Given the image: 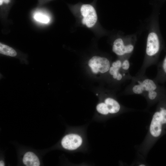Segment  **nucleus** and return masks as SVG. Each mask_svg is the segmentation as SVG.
Returning <instances> with one entry per match:
<instances>
[{"mask_svg": "<svg viewBox=\"0 0 166 166\" xmlns=\"http://www.w3.org/2000/svg\"><path fill=\"white\" fill-rule=\"evenodd\" d=\"M131 84L127 88V93L144 96L147 101L151 100L164 87L160 85L154 79L148 77L145 73H138L132 77Z\"/></svg>", "mask_w": 166, "mask_h": 166, "instance_id": "1", "label": "nucleus"}, {"mask_svg": "<svg viewBox=\"0 0 166 166\" xmlns=\"http://www.w3.org/2000/svg\"><path fill=\"white\" fill-rule=\"evenodd\" d=\"M162 45L160 36L154 29L152 28L148 35L144 60L138 73H145L146 69L156 63Z\"/></svg>", "mask_w": 166, "mask_h": 166, "instance_id": "2", "label": "nucleus"}, {"mask_svg": "<svg viewBox=\"0 0 166 166\" xmlns=\"http://www.w3.org/2000/svg\"><path fill=\"white\" fill-rule=\"evenodd\" d=\"M166 131V95L159 101L154 113L148 130L150 138L155 140L160 137Z\"/></svg>", "mask_w": 166, "mask_h": 166, "instance_id": "3", "label": "nucleus"}, {"mask_svg": "<svg viewBox=\"0 0 166 166\" xmlns=\"http://www.w3.org/2000/svg\"><path fill=\"white\" fill-rule=\"evenodd\" d=\"M128 37L124 39L121 38L116 39L114 41L112 50L116 55L129 58L135 47V41Z\"/></svg>", "mask_w": 166, "mask_h": 166, "instance_id": "4", "label": "nucleus"}, {"mask_svg": "<svg viewBox=\"0 0 166 166\" xmlns=\"http://www.w3.org/2000/svg\"><path fill=\"white\" fill-rule=\"evenodd\" d=\"M88 65L92 72L97 73H105L109 71L111 66L109 60L107 58L94 56L89 61Z\"/></svg>", "mask_w": 166, "mask_h": 166, "instance_id": "5", "label": "nucleus"}, {"mask_svg": "<svg viewBox=\"0 0 166 166\" xmlns=\"http://www.w3.org/2000/svg\"><path fill=\"white\" fill-rule=\"evenodd\" d=\"M81 14L83 18L82 23L89 28L93 26L97 20V15L96 11L91 5H83L80 9Z\"/></svg>", "mask_w": 166, "mask_h": 166, "instance_id": "6", "label": "nucleus"}, {"mask_svg": "<svg viewBox=\"0 0 166 166\" xmlns=\"http://www.w3.org/2000/svg\"><path fill=\"white\" fill-rule=\"evenodd\" d=\"M82 142V139L80 136L75 134H70L65 136L62 138L61 144L65 149L74 150L80 147Z\"/></svg>", "mask_w": 166, "mask_h": 166, "instance_id": "7", "label": "nucleus"}, {"mask_svg": "<svg viewBox=\"0 0 166 166\" xmlns=\"http://www.w3.org/2000/svg\"><path fill=\"white\" fill-rule=\"evenodd\" d=\"M154 79L160 84H163L166 81V55L158 66L157 74Z\"/></svg>", "mask_w": 166, "mask_h": 166, "instance_id": "8", "label": "nucleus"}, {"mask_svg": "<svg viewBox=\"0 0 166 166\" xmlns=\"http://www.w3.org/2000/svg\"><path fill=\"white\" fill-rule=\"evenodd\" d=\"M23 162L27 166H39L40 164L38 157L34 153L30 152H27L25 154Z\"/></svg>", "mask_w": 166, "mask_h": 166, "instance_id": "9", "label": "nucleus"}, {"mask_svg": "<svg viewBox=\"0 0 166 166\" xmlns=\"http://www.w3.org/2000/svg\"><path fill=\"white\" fill-rule=\"evenodd\" d=\"M104 102L107 105L109 114H114L119 112L121 109L120 104L115 99L112 97H107Z\"/></svg>", "mask_w": 166, "mask_h": 166, "instance_id": "10", "label": "nucleus"}, {"mask_svg": "<svg viewBox=\"0 0 166 166\" xmlns=\"http://www.w3.org/2000/svg\"><path fill=\"white\" fill-rule=\"evenodd\" d=\"M0 53L1 54L11 57L17 55L16 51L12 48L7 45L0 43Z\"/></svg>", "mask_w": 166, "mask_h": 166, "instance_id": "11", "label": "nucleus"}, {"mask_svg": "<svg viewBox=\"0 0 166 166\" xmlns=\"http://www.w3.org/2000/svg\"><path fill=\"white\" fill-rule=\"evenodd\" d=\"M96 109L98 113L102 115H107L109 114L107 106L104 102L98 104L97 106Z\"/></svg>", "mask_w": 166, "mask_h": 166, "instance_id": "12", "label": "nucleus"}, {"mask_svg": "<svg viewBox=\"0 0 166 166\" xmlns=\"http://www.w3.org/2000/svg\"><path fill=\"white\" fill-rule=\"evenodd\" d=\"M34 17L36 20L43 23H47L49 21V19L48 16L41 13L35 14Z\"/></svg>", "mask_w": 166, "mask_h": 166, "instance_id": "13", "label": "nucleus"}, {"mask_svg": "<svg viewBox=\"0 0 166 166\" xmlns=\"http://www.w3.org/2000/svg\"><path fill=\"white\" fill-rule=\"evenodd\" d=\"M10 1L9 0H0V5H2L3 2L5 3H7Z\"/></svg>", "mask_w": 166, "mask_h": 166, "instance_id": "14", "label": "nucleus"}, {"mask_svg": "<svg viewBox=\"0 0 166 166\" xmlns=\"http://www.w3.org/2000/svg\"><path fill=\"white\" fill-rule=\"evenodd\" d=\"M0 166H4V162L2 160H0Z\"/></svg>", "mask_w": 166, "mask_h": 166, "instance_id": "15", "label": "nucleus"}, {"mask_svg": "<svg viewBox=\"0 0 166 166\" xmlns=\"http://www.w3.org/2000/svg\"><path fill=\"white\" fill-rule=\"evenodd\" d=\"M139 166H145V164H139Z\"/></svg>", "mask_w": 166, "mask_h": 166, "instance_id": "16", "label": "nucleus"}]
</instances>
